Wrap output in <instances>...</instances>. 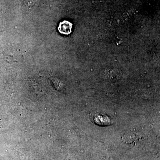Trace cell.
Listing matches in <instances>:
<instances>
[{
  "label": "cell",
  "instance_id": "6da1fadb",
  "mask_svg": "<svg viewBox=\"0 0 160 160\" xmlns=\"http://www.w3.org/2000/svg\"><path fill=\"white\" fill-rule=\"evenodd\" d=\"M72 24L68 21H64L60 23L58 30L61 34L68 35L71 33Z\"/></svg>",
  "mask_w": 160,
  "mask_h": 160
},
{
  "label": "cell",
  "instance_id": "7a4b0ae2",
  "mask_svg": "<svg viewBox=\"0 0 160 160\" xmlns=\"http://www.w3.org/2000/svg\"><path fill=\"white\" fill-rule=\"evenodd\" d=\"M93 119L96 124L102 126H109L112 123L110 118L103 114L96 115L95 116Z\"/></svg>",
  "mask_w": 160,
  "mask_h": 160
}]
</instances>
